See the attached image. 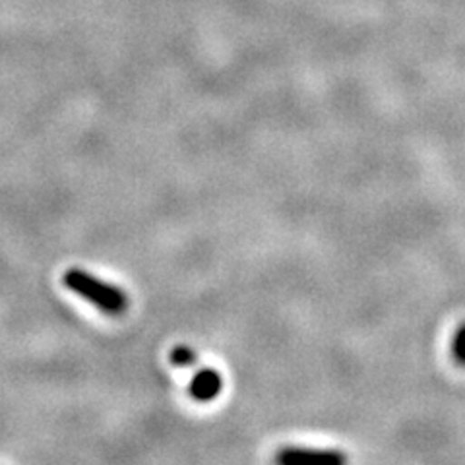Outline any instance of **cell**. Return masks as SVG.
I'll return each instance as SVG.
<instances>
[{
  "label": "cell",
  "instance_id": "obj_5",
  "mask_svg": "<svg viewBox=\"0 0 465 465\" xmlns=\"http://www.w3.org/2000/svg\"><path fill=\"white\" fill-rule=\"evenodd\" d=\"M452 357L460 367H465V324L460 326L452 343Z\"/></svg>",
  "mask_w": 465,
  "mask_h": 465
},
{
  "label": "cell",
  "instance_id": "obj_3",
  "mask_svg": "<svg viewBox=\"0 0 465 465\" xmlns=\"http://www.w3.org/2000/svg\"><path fill=\"white\" fill-rule=\"evenodd\" d=\"M222 374L215 369H202L194 374L191 388H188V394H191L193 400L200 403H208L220 396L222 391Z\"/></svg>",
  "mask_w": 465,
  "mask_h": 465
},
{
  "label": "cell",
  "instance_id": "obj_1",
  "mask_svg": "<svg viewBox=\"0 0 465 465\" xmlns=\"http://www.w3.org/2000/svg\"><path fill=\"white\" fill-rule=\"evenodd\" d=\"M63 282L70 291H74L82 299L90 301L101 312H105L109 316H119L128 309V295L123 289L101 282L95 275L84 270H68Z\"/></svg>",
  "mask_w": 465,
  "mask_h": 465
},
{
  "label": "cell",
  "instance_id": "obj_2",
  "mask_svg": "<svg viewBox=\"0 0 465 465\" xmlns=\"http://www.w3.org/2000/svg\"><path fill=\"white\" fill-rule=\"evenodd\" d=\"M275 461L282 465H340L347 461V456L340 452V450L287 446L280 450Z\"/></svg>",
  "mask_w": 465,
  "mask_h": 465
},
{
  "label": "cell",
  "instance_id": "obj_4",
  "mask_svg": "<svg viewBox=\"0 0 465 465\" xmlns=\"http://www.w3.org/2000/svg\"><path fill=\"white\" fill-rule=\"evenodd\" d=\"M169 359H171L173 365H177V367H191V365H194L198 357H196L194 349L186 347V345H179V347L173 349Z\"/></svg>",
  "mask_w": 465,
  "mask_h": 465
}]
</instances>
